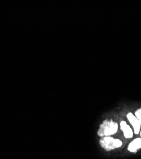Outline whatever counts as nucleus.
<instances>
[{"mask_svg": "<svg viewBox=\"0 0 141 159\" xmlns=\"http://www.w3.org/2000/svg\"><path fill=\"white\" fill-rule=\"evenodd\" d=\"M118 130V124L112 120L103 121L97 131V135L101 138L104 136H111L116 134Z\"/></svg>", "mask_w": 141, "mask_h": 159, "instance_id": "1", "label": "nucleus"}, {"mask_svg": "<svg viewBox=\"0 0 141 159\" xmlns=\"http://www.w3.org/2000/svg\"><path fill=\"white\" fill-rule=\"evenodd\" d=\"M99 143L101 147L107 152L120 148L123 144L121 140L114 138L111 136H104L101 138Z\"/></svg>", "mask_w": 141, "mask_h": 159, "instance_id": "2", "label": "nucleus"}, {"mask_svg": "<svg viewBox=\"0 0 141 159\" xmlns=\"http://www.w3.org/2000/svg\"><path fill=\"white\" fill-rule=\"evenodd\" d=\"M126 117L128 118V120H129V122L132 124V125L134 128V130L135 134H138L141 130V124L139 122L138 119L132 113H128Z\"/></svg>", "mask_w": 141, "mask_h": 159, "instance_id": "3", "label": "nucleus"}, {"mask_svg": "<svg viewBox=\"0 0 141 159\" xmlns=\"http://www.w3.org/2000/svg\"><path fill=\"white\" fill-rule=\"evenodd\" d=\"M120 127L121 130L123 132L124 137L126 139L132 138L133 137V131L131 127L126 124L125 121L120 122Z\"/></svg>", "mask_w": 141, "mask_h": 159, "instance_id": "4", "label": "nucleus"}, {"mask_svg": "<svg viewBox=\"0 0 141 159\" xmlns=\"http://www.w3.org/2000/svg\"><path fill=\"white\" fill-rule=\"evenodd\" d=\"M141 148V138H138L134 139L128 147V150L132 153H137L139 149Z\"/></svg>", "mask_w": 141, "mask_h": 159, "instance_id": "5", "label": "nucleus"}, {"mask_svg": "<svg viewBox=\"0 0 141 159\" xmlns=\"http://www.w3.org/2000/svg\"><path fill=\"white\" fill-rule=\"evenodd\" d=\"M135 116L138 119L139 122L141 124V108L137 110V111H135Z\"/></svg>", "mask_w": 141, "mask_h": 159, "instance_id": "6", "label": "nucleus"}, {"mask_svg": "<svg viewBox=\"0 0 141 159\" xmlns=\"http://www.w3.org/2000/svg\"><path fill=\"white\" fill-rule=\"evenodd\" d=\"M140 138H141V130L140 131Z\"/></svg>", "mask_w": 141, "mask_h": 159, "instance_id": "7", "label": "nucleus"}]
</instances>
